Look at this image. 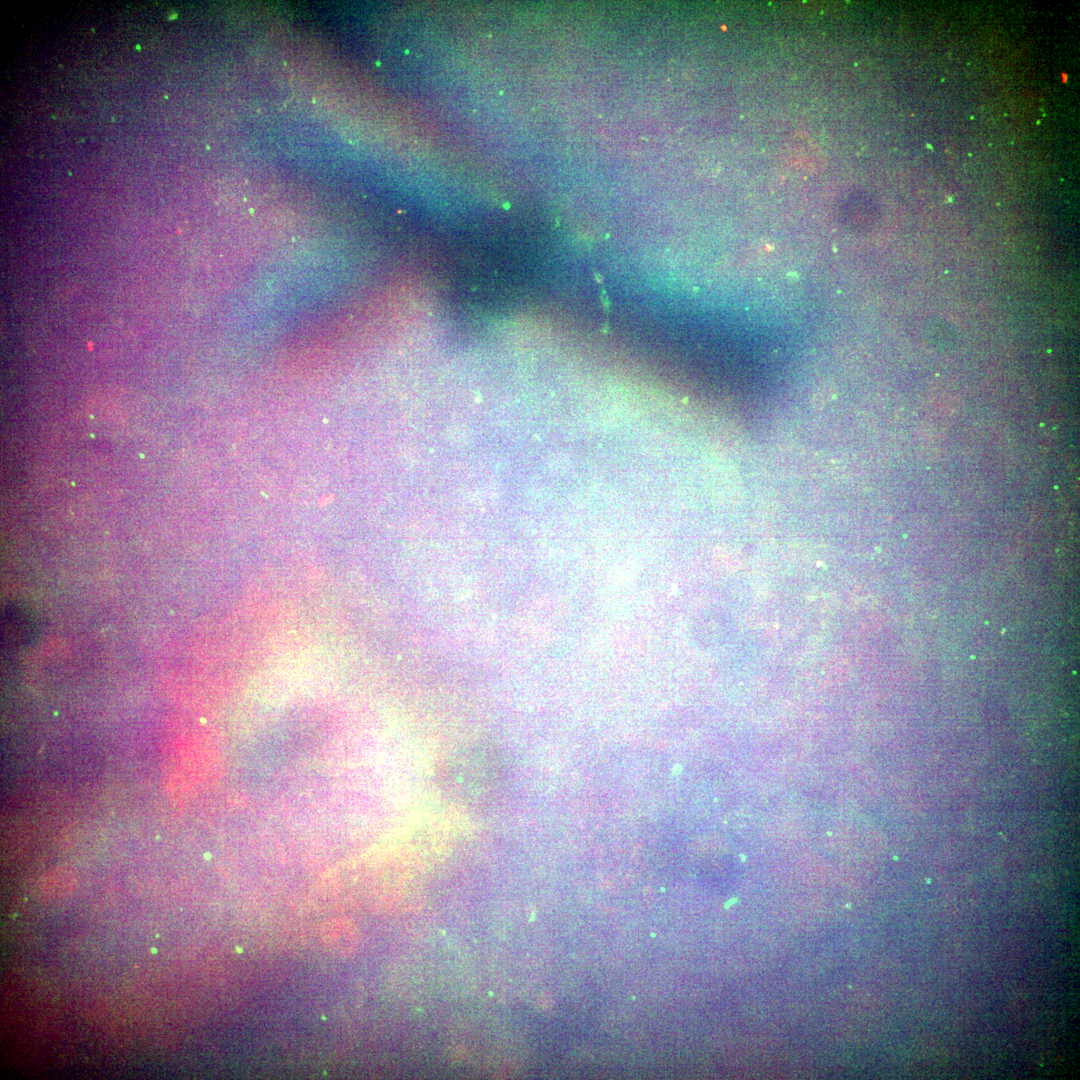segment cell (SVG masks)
I'll list each match as a JSON object with an SVG mask.
<instances>
[{
    "instance_id": "6da1fadb",
    "label": "cell",
    "mask_w": 1080,
    "mask_h": 1080,
    "mask_svg": "<svg viewBox=\"0 0 1080 1080\" xmlns=\"http://www.w3.org/2000/svg\"><path fill=\"white\" fill-rule=\"evenodd\" d=\"M324 663L311 653L285 656L253 677L250 692L259 702L275 706L309 697L325 687Z\"/></svg>"
},
{
    "instance_id": "7a4b0ae2",
    "label": "cell",
    "mask_w": 1080,
    "mask_h": 1080,
    "mask_svg": "<svg viewBox=\"0 0 1080 1080\" xmlns=\"http://www.w3.org/2000/svg\"><path fill=\"white\" fill-rule=\"evenodd\" d=\"M2 619V631L6 644L15 646L27 642L31 635V621L21 609L6 608Z\"/></svg>"
}]
</instances>
